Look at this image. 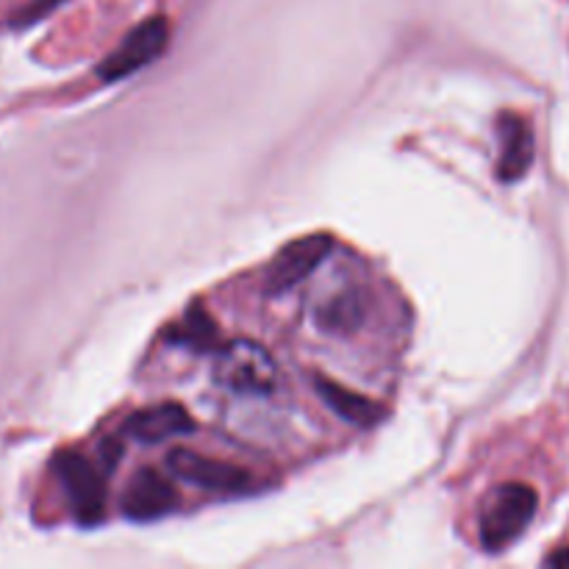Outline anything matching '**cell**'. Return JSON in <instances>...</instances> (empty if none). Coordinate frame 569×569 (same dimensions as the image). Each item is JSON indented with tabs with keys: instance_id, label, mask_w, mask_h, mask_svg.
Masks as SVG:
<instances>
[{
	"instance_id": "1",
	"label": "cell",
	"mask_w": 569,
	"mask_h": 569,
	"mask_svg": "<svg viewBox=\"0 0 569 569\" xmlns=\"http://www.w3.org/2000/svg\"><path fill=\"white\" fill-rule=\"evenodd\" d=\"M214 381L233 395H272L281 383L276 359L264 345L237 339L220 348L214 361Z\"/></svg>"
},
{
	"instance_id": "2",
	"label": "cell",
	"mask_w": 569,
	"mask_h": 569,
	"mask_svg": "<svg viewBox=\"0 0 569 569\" xmlns=\"http://www.w3.org/2000/svg\"><path fill=\"white\" fill-rule=\"evenodd\" d=\"M539 498L528 483H503L487 498L481 511V545L489 553H500L526 533L537 515Z\"/></svg>"
},
{
	"instance_id": "3",
	"label": "cell",
	"mask_w": 569,
	"mask_h": 569,
	"mask_svg": "<svg viewBox=\"0 0 569 569\" xmlns=\"http://www.w3.org/2000/svg\"><path fill=\"white\" fill-rule=\"evenodd\" d=\"M170 42V22L167 17H148L139 22L98 67V78L106 83L122 81L126 76H133L150 61L159 59Z\"/></svg>"
},
{
	"instance_id": "4",
	"label": "cell",
	"mask_w": 569,
	"mask_h": 569,
	"mask_svg": "<svg viewBox=\"0 0 569 569\" xmlns=\"http://www.w3.org/2000/svg\"><path fill=\"white\" fill-rule=\"evenodd\" d=\"M56 472H59V481L64 487L72 517L81 526H98L106 511V489L103 478L94 470L92 461L76 450H64V453L56 456Z\"/></svg>"
},
{
	"instance_id": "5",
	"label": "cell",
	"mask_w": 569,
	"mask_h": 569,
	"mask_svg": "<svg viewBox=\"0 0 569 569\" xmlns=\"http://www.w3.org/2000/svg\"><path fill=\"white\" fill-rule=\"evenodd\" d=\"M167 467L172 470V476L194 483V487L206 489V492L244 495L250 489H256V478L244 467L231 465V461L209 459V456H200L187 448L172 450L167 456Z\"/></svg>"
},
{
	"instance_id": "6",
	"label": "cell",
	"mask_w": 569,
	"mask_h": 569,
	"mask_svg": "<svg viewBox=\"0 0 569 569\" xmlns=\"http://www.w3.org/2000/svg\"><path fill=\"white\" fill-rule=\"evenodd\" d=\"M331 233H309V237H300L295 239V242H289L287 248L272 259V264L267 267V295L289 292V289L298 287L300 281H306V278L322 264V259L331 253Z\"/></svg>"
},
{
	"instance_id": "7",
	"label": "cell",
	"mask_w": 569,
	"mask_h": 569,
	"mask_svg": "<svg viewBox=\"0 0 569 569\" xmlns=\"http://www.w3.org/2000/svg\"><path fill=\"white\" fill-rule=\"evenodd\" d=\"M178 506V492L159 470L142 467L133 472L126 495H122V515L133 522H153L170 515Z\"/></svg>"
},
{
	"instance_id": "8",
	"label": "cell",
	"mask_w": 569,
	"mask_h": 569,
	"mask_svg": "<svg viewBox=\"0 0 569 569\" xmlns=\"http://www.w3.org/2000/svg\"><path fill=\"white\" fill-rule=\"evenodd\" d=\"M500 133V159H498V178L506 183H515L531 170L533 156H537V142H533L531 122L520 114H500L498 120Z\"/></svg>"
},
{
	"instance_id": "9",
	"label": "cell",
	"mask_w": 569,
	"mask_h": 569,
	"mask_svg": "<svg viewBox=\"0 0 569 569\" xmlns=\"http://www.w3.org/2000/svg\"><path fill=\"white\" fill-rule=\"evenodd\" d=\"M194 431V420L181 403H159L137 411L126 420L122 433L139 445H159Z\"/></svg>"
},
{
	"instance_id": "10",
	"label": "cell",
	"mask_w": 569,
	"mask_h": 569,
	"mask_svg": "<svg viewBox=\"0 0 569 569\" xmlns=\"http://www.w3.org/2000/svg\"><path fill=\"white\" fill-rule=\"evenodd\" d=\"M311 383H315V392L320 395L322 403H326L333 415L342 417L345 422H350V426L372 428L378 426V422L387 420V406H381L378 400L365 398V395L359 392H350V389L339 387L337 381H331V378L326 376H315Z\"/></svg>"
},
{
	"instance_id": "11",
	"label": "cell",
	"mask_w": 569,
	"mask_h": 569,
	"mask_svg": "<svg viewBox=\"0 0 569 569\" xmlns=\"http://www.w3.org/2000/svg\"><path fill=\"white\" fill-rule=\"evenodd\" d=\"M365 311V298L356 289H345V292L333 295L326 303L317 306V326L328 333H348L361 326Z\"/></svg>"
},
{
	"instance_id": "12",
	"label": "cell",
	"mask_w": 569,
	"mask_h": 569,
	"mask_svg": "<svg viewBox=\"0 0 569 569\" xmlns=\"http://www.w3.org/2000/svg\"><path fill=\"white\" fill-rule=\"evenodd\" d=\"M170 339L176 345L192 350H209L217 345V326L200 306H192L181 322H176L170 331Z\"/></svg>"
},
{
	"instance_id": "13",
	"label": "cell",
	"mask_w": 569,
	"mask_h": 569,
	"mask_svg": "<svg viewBox=\"0 0 569 569\" xmlns=\"http://www.w3.org/2000/svg\"><path fill=\"white\" fill-rule=\"evenodd\" d=\"M61 3H64V0H31V3L22 6V9L17 11L14 20H11V22H14V26H20V28L33 26V22H39L42 17H48L50 11L59 9Z\"/></svg>"
},
{
	"instance_id": "14",
	"label": "cell",
	"mask_w": 569,
	"mask_h": 569,
	"mask_svg": "<svg viewBox=\"0 0 569 569\" xmlns=\"http://www.w3.org/2000/svg\"><path fill=\"white\" fill-rule=\"evenodd\" d=\"M548 567L569 569V548H565V550H556L553 556H548Z\"/></svg>"
}]
</instances>
